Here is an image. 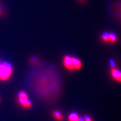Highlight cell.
I'll return each mask as SVG.
<instances>
[{
	"mask_svg": "<svg viewBox=\"0 0 121 121\" xmlns=\"http://www.w3.org/2000/svg\"><path fill=\"white\" fill-rule=\"evenodd\" d=\"M18 96H19V98H21V99H28V95H26V94L25 93V92L20 91L18 94Z\"/></svg>",
	"mask_w": 121,
	"mask_h": 121,
	"instance_id": "cell-9",
	"label": "cell"
},
{
	"mask_svg": "<svg viewBox=\"0 0 121 121\" xmlns=\"http://www.w3.org/2000/svg\"><path fill=\"white\" fill-rule=\"evenodd\" d=\"M64 65L65 66L69 69H73L72 63V57L66 56L64 58Z\"/></svg>",
	"mask_w": 121,
	"mask_h": 121,
	"instance_id": "cell-3",
	"label": "cell"
},
{
	"mask_svg": "<svg viewBox=\"0 0 121 121\" xmlns=\"http://www.w3.org/2000/svg\"><path fill=\"white\" fill-rule=\"evenodd\" d=\"M53 116L54 117L57 119V120L58 121L62 120V114H60V112L55 111L53 113Z\"/></svg>",
	"mask_w": 121,
	"mask_h": 121,
	"instance_id": "cell-8",
	"label": "cell"
},
{
	"mask_svg": "<svg viewBox=\"0 0 121 121\" xmlns=\"http://www.w3.org/2000/svg\"><path fill=\"white\" fill-rule=\"evenodd\" d=\"M72 63L73 69H79L81 67V62L78 59L72 57Z\"/></svg>",
	"mask_w": 121,
	"mask_h": 121,
	"instance_id": "cell-5",
	"label": "cell"
},
{
	"mask_svg": "<svg viewBox=\"0 0 121 121\" xmlns=\"http://www.w3.org/2000/svg\"><path fill=\"white\" fill-rule=\"evenodd\" d=\"M69 121H78V114H76V113H71L69 116Z\"/></svg>",
	"mask_w": 121,
	"mask_h": 121,
	"instance_id": "cell-7",
	"label": "cell"
},
{
	"mask_svg": "<svg viewBox=\"0 0 121 121\" xmlns=\"http://www.w3.org/2000/svg\"><path fill=\"white\" fill-rule=\"evenodd\" d=\"M12 70V67L10 63H0V80L5 81L8 79L11 75Z\"/></svg>",
	"mask_w": 121,
	"mask_h": 121,
	"instance_id": "cell-1",
	"label": "cell"
},
{
	"mask_svg": "<svg viewBox=\"0 0 121 121\" xmlns=\"http://www.w3.org/2000/svg\"><path fill=\"white\" fill-rule=\"evenodd\" d=\"M19 101L20 103V104L24 107H26V108H29L31 107V104L28 99H22L21 98H19Z\"/></svg>",
	"mask_w": 121,
	"mask_h": 121,
	"instance_id": "cell-6",
	"label": "cell"
},
{
	"mask_svg": "<svg viewBox=\"0 0 121 121\" xmlns=\"http://www.w3.org/2000/svg\"><path fill=\"white\" fill-rule=\"evenodd\" d=\"M103 39L106 42H113L116 40V37L113 34H107L105 33L103 35Z\"/></svg>",
	"mask_w": 121,
	"mask_h": 121,
	"instance_id": "cell-2",
	"label": "cell"
},
{
	"mask_svg": "<svg viewBox=\"0 0 121 121\" xmlns=\"http://www.w3.org/2000/svg\"><path fill=\"white\" fill-rule=\"evenodd\" d=\"M111 73L115 80L119 81V82H121V72H119L118 69H114V68H112V69H111Z\"/></svg>",
	"mask_w": 121,
	"mask_h": 121,
	"instance_id": "cell-4",
	"label": "cell"
},
{
	"mask_svg": "<svg viewBox=\"0 0 121 121\" xmlns=\"http://www.w3.org/2000/svg\"><path fill=\"white\" fill-rule=\"evenodd\" d=\"M85 121H92L90 117H89L88 116H86V117H85Z\"/></svg>",
	"mask_w": 121,
	"mask_h": 121,
	"instance_id": "cell-10",
	"label": "cell"
}]
</instances>
